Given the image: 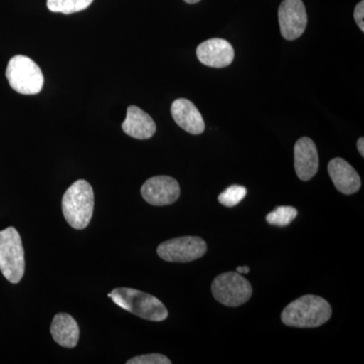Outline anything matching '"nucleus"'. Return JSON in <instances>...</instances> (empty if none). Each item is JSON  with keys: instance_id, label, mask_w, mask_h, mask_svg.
<instances>
[{"instance_id": "obj_1", "label": "nucleus", "mask_w": 364, "mask_h": 364, "mask_svg": "<svg viewBox=\"0 0 364 364\" xmlns=\"http://www.w3.org/2000/svg\"><path fill=\"white\" fill-rule=\"evenodd\" d=\"M331 316V306L325 299L306 294L284 308L282 321L289 327L317 328L327 323Z\"/></svg>"}, {"instance_id": "obj_2", "label": "nucleus", "mask_w": 364, "mask_h": 364, "mask_svg": "<svg viewBox=\"0 0 364 364\" xmlns=\"http://www.w3.org/2000/svg\"><path fill=\"white\" fill-rule=\"evenodd\" d=\"M95 208V193L87 181L80 179L67 189L62 198V210L67 223L76 230L90 225Z\"/></svg>"}, {"instance_id": "obj_3", "label": "nucleus", "mask_w": 364, "mask_h": 364, "mask_svg": "<svg viewBox=\"0 0 364 364\" xmlns=\"http://www.w3.org/2000/svg\"><path fill=\"white\" fill-rule=\"evenodd\" d=\"M111 299L127 312L145 320L162 322L168 317V311L161 301L138 289L129 287L114 289L111 293Z\"/></svg>"}, {"instance_id": "obj_4", "label": "nucleus", "mask_w": 364, "mask_h": 364, "mask_svg": "<svg viewBox=\"0 0 364 364\" xmlns=\"http://www.w3.org/2000/svg\"><path fill=\"white\" fill-rule=\"evenodd\" d=\"M25 250L14 227L0 231V272L11 284H18L25 274Z\"/></svg>"}, {"instance_id": "obj_5", "label": "nucleus", "mask_w": 364, "mask_h": 364, "mask_svg": "<svg viewBox=\"0 0 364 364\" xmlns=\"http://www.w3.org/2000/svg\"><path fill=\"white\" fill-rule=\"evenodd\" d=\"M6 76L11 87L21 95H38L44 86V75L40 67L23 55L9 60Z\"/></svg>"}, {"instance_id": "obj_6", "label": "nucleus", "mask_w": 364, "mask_h": 364, "mask_svg": "<svg viewBox=\"0 0 364 364\" xmlns=\"http://www.w3.org/2000/svg\"><path fill=\"white\" fill-rule=\"evenodd\" d=\"M213 296L227 306L247 303L252 296V287L240 273L229 272L218 275L212 284Z\"/></svg>"}, {"instance_id": "obj_7", "label": "nucleus", "mask_w": 364, "mask_h": 364, "mask_svg": "<svg viewBox=\"0 0 364 364\" xmlns=\"http://www.w3.org/2000/svg\"><path fill=\"white\" fill-rule=\"evenodd\" d=\"M208 251L207 243L200 237L184 236L163 242L157 254L167 262L186 263L202 258Z\"/></svg>"}, {"instance_id": "obj_8", "label": "nucleus", "mask_w": 364, "mask_h": 364, "mask_svg": "<svg viewBox=\"0 0 364 364\" xmlns=\"http://www.w3.org/2000/svg\"><path fill=\"white\" fill-rule=\"evenodd\" d=\"M279 23L282 37L287 41L298 39L308 25V14L301 0H284L279 9Z\"/></svg>"}, {"instance_id": "obj_9", "label": "nucleus", "mask_w": 364, "mask_h": 364, "mask_svg": "<svg viewBox=\"0 0 364 364\" xmlns=\"http://www.w3.org/2000/svg\"><path fill=\"white\" fill-rule=\"evenodd\" d=\"M144 200L155 207L172 205L181 196V186L173 177L160 176L151 177L141 188Z\"/></svg>"}, {"instance_id": "obj_10", "label": "nucleus", "mask_w": 364, "mask_h": 364, "mask_svg": "<svg viewBox=\"0 0 364 364\" xmlns=\"http://www.w3.org/2000/svg\"><path fill=\"white\" fill-rule=\"evenodd\" d=\"M196 56L203 65L224 68L233 62L235 52L233 47L228 41L210 39L198 46Z\"/></svg>"}, {"instance_id": "obj_11", "label": "nucleus", "mask_w": 364, "mask_h": 364, "mask_svg": "<svg viewBox=\"0 0 364 364\" xmlns=\"http://www.w3.org/2000/svg\"><path fill=\"white\" fill-rule=\"evenodd\" d=\"M294 170L303 181L312 179L318 170V155L312 139L303 136L294 145Z\"/></svg>"}, {"instance_id": "obj_12", "label": "nucleus", "mask_w": 364, "mask_h": 364, "mask_svg": "<svg viewBox=\"0 0 364 364\" xmlns=\"http://www.w3.org/2000/svg\"><path fill=\"white\" fill-rule=\"evenodd\" d=\"M328 172L335 188L344 195H353L361 188V179L358 171L342 158L332 159L328 165Z\"/></svg>"}, {"instance_id": "obj_13", "label": "nucleus", "mask_w": 364, "mask_h": 364, "mask_svg": "<svg viewBox=\"0 0 364 364\" xmlns=\"http://www.w3.org/2000/svg\"><path fill=\"white\" fill-rule=\"evenodd\" d=\"M171 114L176 123L191 135H200L205 129V121L191 100L178 98L171 105Z\"/></svg>"}, {"instance_id": "obj_14", "label": "nucleus", "mask_w": 364, "mask_h": 364, "mask_svg": "<svg viewBox=\"0 0 364 364\" xmlns=\"http://www.w3.org/2000/svg\"><path fill=\"white\" fill-rule=\"evenodd\" d=\"M122 128L127 135L138 140H147L156 133L154 119L135 105L128 107L127 117L122 124Z\"/></svg>"}, {"instance_id": "obj_15", "label": "nucleus", "mask_w": 364, "mask_h": 364, "mask_svg": "<svg viewBox=\"0 0 364 364\" xmlns=\"http://www.w3.org/2000/svg\"><path fill=\"white\" fill-rule=\"evenodd\" d=\"M53 339L65 348H73L78 343L79 327L77 322L69 314L59 313L53 318L51 325Z\"/></svg>"}, {"instance_id": "obj_16", "label": "nucleus", "mask_w": 364, "mask_h": 364, "mask_svg": "<svg viewBox=\"0 0 364 364\" xmlns=\"http://www.w3.org/2000/svg\"><path fill=\"white\" fill-rule=\"evenodd\" d=\"M93 0H47V6L53 13L71 14L85 11Z\"/></svg>"}, {"instance_id": "obj_17", "label": "nucleus", "mask_w": 364, "mask_h": 364, "mask_svg": "<svg viewBox=\"0 0 364 364\" xmlns=\"http://www.w3.org/2000/svg\"><path fill=\"white\" fill-rule=\"evenodd\" d=\"M298 215V210L294 207L282 205L277 207L267 215V222L272 226L284 227L291 224Z\"/></svg>"}, {"instance_id": "obj_18", "label": "nucleus", "mask_w": 364, "mask_h": 364, "mask_svg": "<svg viewBox=\"0 0 364 364\" xmlns=\"http://www.w3.org/2000/svg\"><path fill=\"white\" fill-rule=\"evenodd\" d=\"M247 196V188L242 186H231L219 196L218 200L227 208L236 207Z\"/></svg>"}, {"instance_id": "obj_19", "label": "nucleus", "mask_w": 364, "mask_h": 364, "mask_svg": "<svg viewBox=\"0 0 364 364\" xmlns=\"http://www.w3.org/2000/svg\"><path fill=\"white\" fill-rule=\"evenodd\" d=\"M127 364H171V360L162 354L152 353L136 356L127 361Z\"/></svg>"}, {"instance_id": "obj_20", "label": "nucleus", "mask_w": 364, "mask_h": 364, "mask_svg": "<svg viewBox=\"0 0 364 364\" xmlns=\"http://www.w3.org/2000/svg\"><path fill=\"white\" fill-rule=\"evenodd\" d=\"M364 1L361 0L360 2H358V6H355V9H354V20H355L356 23L359 26L363 32H364Z\"/></svg>"}, {"instance_id": "obj_21", "label": "nucleus", "mask_w": 364, "mask_h": 364, "mask_svg": "<svg viewBox=\"0 0 364 364\" xmlns=\"http://www.w3.org/2000/svg\"><path fill=\"white\" fill-rule=\"evenodd\" d=\"M358 152L360 153L361 156L364 157V139L363 136L358 139Z\"/></svg>"}, {"instance_id": "obj_22", "label": "nucleus", "mask_w": 364, "mask_h": 364, "mask_svg": "<svg viewBox=\"0 0 364 364\" xmlns=\"http://www.w3.org/2000/svg\"><path fill=\"white\" fill-rule=\"evenodd\" d=\"M237 272L238 273H249V272H250V268H249L248 267H237Z\"/></svg>"}, {"instance_id": "obj_23", "label": "nucleus", "mask_w": 364, "mask_h": 364, "mask_svg": "<svg viewBox=\"0 0 364 364\" xmlns=\"http://www.w3.org/2000/svg\"><path fill=\"white\" fill-rule=\"evenodd\" d=\"M184 1H186V4H198V2H200V0H184Z\"/></svg>"}]
</instances>
